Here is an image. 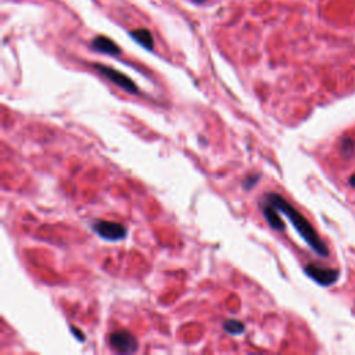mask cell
<instances>
[{
	"instance_id": "obj_1",
	"label": "cell",
	"mask_w": 355,
	"mask_h": 355,
	"mask_svg": "<svg viewBox=\"0 0 355 355\" xmlns=\"http://www.w3.org/2000/svg\"><path fill=\"white\" fill-rule=\"evenodd\" d=\"M263 201L270 203L271 206L275 207L281 214L289 218L293 228L297 230L298 235L301 236V239L311 247L312 251L316 252L319 257H329V250H327L326 244L321 240V237L318 236L316 230L314 229V226L309 224L308 219L304 217L301 212L297 211L289 201L285 200L278 193H267V195L263 196Z\"/></svg>"
},
{
	"instance_id": "obj_2",
	"label": "cell",
	"mask_w": 355,
	"mask_h": 355,
	"mask_svg": "<svg viewBox=\"0 0 355 355\" xmlns=\"http://www.w3.org/2000/svg\"><path fill=\"white\" fill-rule=\"evenodd\" d=\"M92 230L106 241H120L125 239L126 230L125 225L113 222V221H104V219H96L91 224Z\"/></svg>"
},
{
	"instance_id": "obj_3",
	"label": "cell",
	"mask_w": 355,
	"mask_h": 355,
	"mask_svg": "<svg viewBox=\"0 0 355 355\" xmlns=\"http://www.w3.org/2000/svg\"><path fill=\"white\" fill-rule=\"evenodd\" d=\"M110 345L120 354H133L139 348L138 338L128 330H117L111 333Z\"/></svg>"
},
{
	"instance_id": "obj_4",
	"label": "cell",
	"mask_w": 355,
	"mask_h": 355,
	"mask_svg": "<svg viewBox=\"0 0 355 355\" xmlns=\"http://www.w3.org/2000/svg\"><path fill=\"white\" fill-rule=\"evenodd\" d=\"M95 68L98 69L100 74L103 75L104 78H107L110 82H113L114 85H117L121 89H124L125 92L131 93V95H138L139 89L136 83L131 80L126 75H124L120 71L111 68V67H106V65H100V64H95Z\"/></svg>"
},
{
	"instance_id": "obj_5",
	"label": "cell",
	"mask_w": 355,
	"mask_h": 355,
	"mask_svg": "<svg viewBox=\"0 0 355 355\" xmlns=\"http://www.w3.org/2000/svg\"><path fill=\"white\" fill-rule=\"evenodd\" d=\"M304 272L321 286H332L338 279V271L333 268H325L315 263H309L304 268Z\"/></svg>"
},
{
	"instance_id": "obj_6",
	"label": "cell",
	"mask_w": 355,
	"mask_h": 355,
	"mask_svg": "<svg viewBox=\"0 0 355 355\" xmlns=\"http://www.w3.org/2000/svg\"><path fill=\"white\" fill-rule=\"evenodd\" d=\"M261 210H262V214L263 217H265V219H267V222H268V225H270L272 229L279 230V232L285 230L286 226L283 224L281 215H279V211L276 210L275 207H272L270 203L262 200V203H261Z\"/></svg>"
},
{
	"instance_id": "obj_7",
	"label": "cell",
	"mask_w": 355,
	"mask_h": 355,
	"mask_svg": "<svg viewBox=\"0 0 355 355\" xmlns=\"http://www.w3.org/2000/svg\"><path fill=\"white\" fill-rule=\"evenodd\" d=\"M91 46H92L93 50L107 54V56H118L121 53V49L117 46V43L109 39V38H106V36H96L92 40Z\"/></svg>"
},
{
	"instance_id": "obj_8",
	"label": "cell",
	"mask_w": 355,
	"mask_h": 355,
	"mask_svg": "<svg viewBox=\"0 0 355 355\" xmlns=\"http://www.w3.org/2000/svg\"><path fill=\"white\" fill-rule=\"evenodd\" d=\"M129 35H131L132 39L135 40L136 43H139L142 47H144L146 50H150V52H151V50L154 49V39H153V35H151V32H150L149 29H135V31H131Z\"/></svg>"
},
{
	"instance_id": "obj_9",
	"label": "cell",
	"mask_w": 355,
	"mask_h": 355,
	"mask_svg": "<svg viewBox=\"0 0 355 355\" xmlns=\"http://www.w3.org/2000/svg\"><path fill=\"white\" fill-rule=\"evenodd\" d=\"M224 330L228 334H233V336H240L246 330V326L241 323L240 321L236 319H228L224 322Z\"/></svg>"
},
{
	"instance_id": "obj_10",
	"label": "cell",
	"mask_w": 355,
	"mask_h": 355,
	"mask_svg": "<svg viewBox=\"0 0 355 355\" xmlns=\"http://www.w3.org/2000/svg\"><path fill=\"white\" fill-rule=\"evenodd\" d=\"M258 181H259V176H255V175H251V176H247L246 181H244V184H243V186H244V189L250 190L254 186V185L257 184Z\"/></svg>"
},
{
	"instance_id": "obj_11",
	"label": "cell",
	"mask_w": 355,
	"mask_h": 355,
	"mask_svg": "<svg viewBox=\"0 0 355 355\" xmlns=\"http://www.w3.org/2000/svg\"><path fill=\"white\" fill-rule=\"evenodd\" d=\"M69 329H71V332H72V334H74L75 337L79 338V341H82V343L85 341V336L82 334V332H80L79 329H76V327H74V326H71Z\"/></svg>"
},
{
	"instance_id": "obj_12",
	"label": "cell",
	"mask_w": 355,
	"mask_h": 355,
	"mask_svg": "<svg viewBox=\"0 0 355 355\" xmlns=\"http://www.w3.org/2000/svg\"><path fill=\"white\" fill-rule=\"evenodd\" d=\"M349 184L352 185V186H354V188H355V173H354V175H352V176L349 178Z\"/></svg>"
},
{
	"instance_id": "obj_13",
	"label": "cell",
	"mask_w": 355,
	"mask_h": 355,
	"mask_svg": "<svg viewBox=\"0 0 355 355\" xmlns=\"http://www.w3.org/2000/svg\"><path fill=\"white\" fill-rule=\"evenodd\" d=\"M192 2H195V3H204L206 0H192Z\"/></svg>"
}]
</instances>
